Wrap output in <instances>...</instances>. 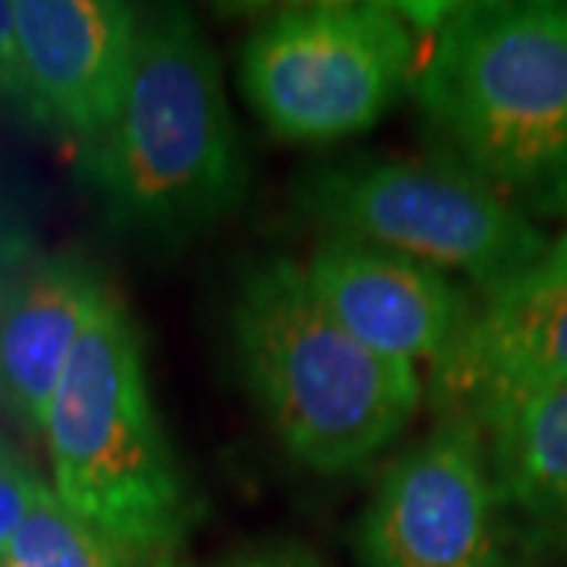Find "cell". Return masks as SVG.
<instances>
[{"instance_id": "1", "label": "cell", "mask_w": 567, "mask_h": 567, "mask_svg": "<svg viewBox=\"0 0 567 567\" xmlns=\"http://www.w3.org/2000/svg\"><path fill=\"white\" fill-rule=\"evenodd\" d=\"M76 162L102 221L145 249L196 244L240 208L244 136L221 61L183 7L142 10L121 114Z\"/></svg>"}, {"instance_id": "2", "label": "cell", "mask_w": 567, "mask_h": 567, "mask_svg": "<svg viewBox=\"0 0 567 567\" xmlns=\"http://www.w3.org/2000/svg\"><path fill=\"white\" fill-rule=\"evenodd\" d=\"M410 92L435 155L567 221V0L447 3Z\"/></svg>"}, {"instance_id": "3", "label": "cell", "mask_w": 567, "mask_h": 567, "mask_svg": "<svg viewBox=\"0 0 567 567\" xmlns=\"http://www.w3.org/2000/svg\"><path fill=\"white\" fill-rule=\"evenodd\" d=\"M227 338L271 435L312 473L369 464L423 404L416 365L385 360L344 331L293 259L246 265L227 306Z\"/></svg>"}, {"instance_id": "4", "label": "cell", "mask_w": 567, "mask_h": 567, "mask_svg": "<svg viewBox=\"0 0 567 567\" xmlns=\"http://www.w3.org/2000/svg\"><path fill=\"white\" fill-rule=\"evenodd\" d=\"M41 435L51 488L80 520L133 565L174 555L199 505L158 423L140 331L117 293L73 350Z\"/></svg>"}, {"instance_id": "5", "label": "cell", "mask_w": 567, "mask_h": 567, "mask_svg": "<svg viewBox=\"0 0 567 567\" xmlns=\"http://www.w3.org/2000/svg\"><path fill=\"white\" fill-rule=\"evenodd\" d=\"M297 208L324 237L385 246L483 297L520 278L548 249V234L498 189L442 155H353L316 167L297 189Z\"/></svg>"}, {"instance_id": "6", "label": "cell", "mask_w": 567, "mask_h": 567, "mask_svg": "<svg viewBox=\"0 0 567 567\" xmlns=\"http://www.w3.org/2000/svg\"><path fill=\"white\" fill-rule=\"evenodd\" d=\"M420 41L398 3L316 0L259 22L240 89L271 136L324 145L365 133L413 89Z\"/></svg>"}, {"instance_id": "7", "label": "cell", "mask_w": 567, "mask_h": 567, "mask_svg": "<svg viewBox=\"0 0 567 567\" xmlns=\"http://www.w3.org/2000/svg\"><path fill=\"white\" fill-rule=\"evenodd\" d=\"M353 548L363 567H524L480 423L439 416L394 457L360 514Z\"/></svg>"}, {"instance_id": "8", "label": "cell", "mask_w": 567, "mask_h": 567, "mask_svg": "<svg viewBox=\"0 0 567 567\" xmlns=\"http://www.w3.org/2000/svg\"><path fill=\"white\" fill-rule=\"evenodd\" d=\"M567 385V230L502 290L483 297L454 344L432 363L439 416H488Z\"/></svg>"}, {"instance_id": "9", "label": "cell", "mask_w": 567, "mask_h": 567, "mask_svg": "<svg viewBox=\"0 0 567 567\" xmlns=\"http://www.w3.org/2000/svg\"><path fill=\"white\" fill-rule=\"evenodd\" d=\"M13 10L44 133L80 155L121 114L142 10L117 0H13Z\"/></svg>"}, {"instance_id": "10", "label": "cell", "mask_w": 567, "mask_h": 567, "mask_svg": "<svg viewBox=\"0 0 567 567\" xmlns=\"http://www.w3.org/2000/svg\"><path fill=\"white\" fill-rule=\"evenodd\" d=\"M303 271L334 322L394 363H435L473 316L451 275L385 246L322 237Z\"/></svg>"}, {"instance_id": "11", "label": "cell", "mask_w": 567, "mask_h": 567, "mask_svg": "<svg viewBox=\"0 0 567 567\" xmlns=\"http://www.w3.org/2000/svg\"><path fill=\"white\" fill-rule=\"evenodd\" d=\"M114 290L76 249L44 252L0 309V406L29 432H44L63 369Z\"/></svg>"}, {"instance_id": "12", "label": "cell", "mask_w": 567, "mask_h": 567, "mask_svg": "<svg viewBox=\"0 0 567 567\" xmlns=\"http://www.w3.org/2000/svg\"><path fill=\"white\" fill-rule=\"evenodd\" d=\"M480 429L511 517L539 539H567V385L507 406Z\"/></svg>"}, {"instance_id": "13", "label": "cell", "mask_w": 567, "mask_h": 567, "mask_svg": "<svg viewBox=\"0 0 567 567\" xmlns=\"http://www.w3.org/2000/svg\"><path fill=\"white\" fill-rule=\"evenodd\" d=\"M3 567H136L111 539L80 520L39 483L32 505L22 517L17 536L10 539Z\"/></svg>"}, {"instance_id": "14", "label": "cell", "mask_w": 567, "mask_h": 567, "mask_svg": "<svg viewBox=\"0 0 567 567\" xmlns=\"http://www.w3.org/2000/svg\"><path fill=\"white\" fill-rule=\"evenodd\" d=\"M41 256L35 205L22 183L0 164V309Z\"/></svg>"}, {"instance_id": "15", "label": "cell", "mask_w": 567, "mask_h": 567, "mask_svg": "<svg viewBox=\"0 0 567 567\" xmlns=\"http://www.w3.org/2000/svg\"><path fill=\"white\" fill-rule=\"evenodd\" d=\"M0 114L10 117L17 126L44 133L29 70H25V58H22L20 35H17L13 0H0Z\"/></svg>"}, {"instance_id": "16", "label": "cell", "mask_w": 567, "mask_h": 567, "mask_svg": "<svg viewBox=\"0 0 567 567\" xmlns=\"http://www.w3.org/2000/svg\"><path fill=\"white\" fill-rule=\"evenodd\" d=\"M39 483L41 480L22 461L20 451L0 439V567L7 558L10 539L17 536L22 517L32 505Z\"/></svg>"}, {"instance_id": "17", "label": "cell", "mask_w": 567, "mask_h": 567, "mask_svg": "<svg viewBox=\"0 0 567 567\" xmlns=\"http://www.w3.org/2000/svg\"><path fill=\"white\" fill-rule=\"evenodd\" d=\"M221 567H322V561L316 558V551L297 543H268V546L246 548Z\"/></svg>"}, {"instance_id": "18", "label": "cell", "mask_w": 567, "mask_h": 567, "mask_svg": "<svg viewBox=\"0 0 567 567\" xmlns=\"http://www.w3.org/2000/svg\"><path fill=\"white\" fill-rule=\"evenodd\" d=\"M145 567H183L181 561H174V555H167V558H158V561H152V565Z\"/></svg>"}]
</instances>
